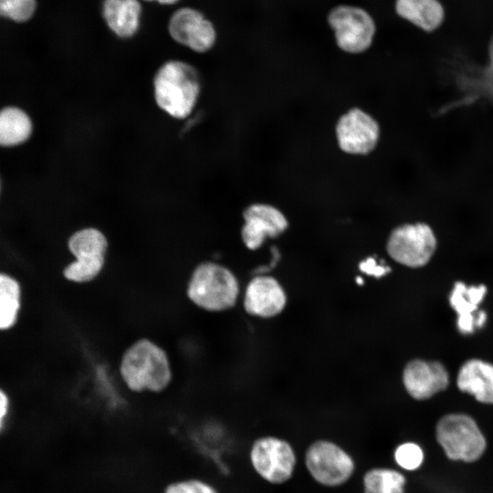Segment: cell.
Masks as SVG:
<instances>
[{
  "label": "cell",
  "instance_id": "cell-1",
  "mask_svg": "<svg viewBox=\"0 0 493 493\" xmlns=\"http://www.w3.org/2000/svg\"><path fill=\"white\" fill-rule=\"evenodd\" d=\"M120 374L127 388L136 393H162L173 380L168 353L148 338L136 340L126 349L121 357Z\"/></svg>",
  "mask_w": 493,
  "mask_h": 493
},
{
  "label": "cell",
  "instance_id": "cell-2",
  "mask_svg": "<svg viewBox=\"0 0 493 493\" xmlns=\"http://www.w3.org/2000/svg\"><path fill=\"white\" fill-rule=\"evenodd\" d=\"M202 88V79L197 68L179 59H170L162 64L153 79L156 104L166 114L179 121L192 114Z\"/></svg>",
  "mask_w": 493,
  "mask_h": 493
},
{
  "label": "cell",
  "instance_id": "cell-3",
  "mask_svg": "<svg viewBox=\"0 0 493 493\" xmlns=\"http://www.w3.org/2000/svg\"><path fill=\"white\" fill-rule=\"evenodd\" d=\"M186 292L189 300L199 308L208 312H223L236 305L239 284L229 268L205 262L193 270Z\"/></svg>",
  "mask_w": 493,
  "mask_h": 493
},
{
  "label": "cell",
  "instance_id": "cell-4",
  "mask_svg": "<svg viewBox=\"0 0 493 493\" xmlns=\"http://www.w3.org/2000/svg\"><path fill=\"white\" fill-rule=\"evenodd\" d=\"M435 438L446 457L471 463L483 455L487 442L477 421L464 412H451L439 418Z\"/></svg>",
  "mask_w": 493,
  "mask_h": 493
},
{
  "label": "cell",
  "instance_id": "cell-5",
  "mask_svg": "<svg viewBox=\"0 0 493 493\" xmlns=\"http://www.w3.org/2000/svg\"><path fill=\"white\" fill-rule=\"evenodd\" d=\"M249 458L257 475L273 485L288 482L296 466V455L292 445L274 435L255 438L251 444Z\"/></svg>",
  "mask_w": 493,
  "mask_h": 493
},
{
  "label": "cell",
  "instance_id": "cell-6",
  "mask_svg": "<svg viewBox=\"0 0 493 493\" xmlns=\"http://www.w3.org/2000/svg\"><path fill=\"white\" fill-rule=\"evenodd\" d=\"M437 246L438 240L433 229L423 222L396 227L390 233L386 244L387 252L394 261L412 268L427 265Z\"/></svg>",
  "mask_w": 493,
  "mask_h": 493
},
{
  "label": "cell",
  "instance_id": "cell-7",
  "mask_svg": "<svg viewBox=\"0 0 493 493\" xmlns=\"http://www.w3.org/2000/svg\"><path fill=\"white\" fill-rule=\"evenodd\" d=\"M305 465L311 477L327 488L345 484L355 470L351 455L336 443L325 440H316L309 446L305 454Z\"/></svg>",
  "mask_w": 493,
  "mask_h": 493
},
{
  "label": "cell",
  "instance_id": "cell-8",
  "mask_svg": "<svg viewBox=\"0 0 493 493\" xmlns=\"http://www.w3.org/2000/svg\"><path fill=\"white\" fill-rule=\"evenodd\" d=\"M328 22L342 50L358 53L370 46L375 25L371 16L362 8L351 5L335 7L329 14Z\"/></svg>",
  "mask_w": 493,
  "mask_h": 493
},
{
  "label": "cell",
  "instance_id": "cell-9",
  "mask_svg": "<svg viewBox=\"0 0 493 493\" xmlns=\"http://www.w3.org/2000/svg\"><path fill=\"white\" fill-rule=\"evenodd\" d=\"M167 29L176 43L197 53L210 51L217 40V31L212 21L190 6L180 7L171 14Z\"/></svg>",
  "mask_w": 493,
  "mask_h": 493
},
{
  "label": "cell",
  "instance_id": "cell-10",
  "mask_svg": "<svg viewBox=\"0 0 493 493\" xmlns=\"http://www.w3.org/2000/svg\"><path fill=\"white\" fill-rule=\"evenodd\" d=\"M68 247L76 261L65 268V277L75 282L94 278L104 262L107 240L103 234L92 228L80 230L71 237Z\"/></svg>",
  "mask_w": 493,
  "mask_h": 493
},
{
  "label": "cell",
  "instance_id": "cell-11",
  "mask_svg": "<svg viewBox=\"0 0 493 493\" xmlns=\"http://www.w3.org/2000/svg\"><path fill=\"white\" fill-rule=\"evenodd\" d=\"M340 148L354 155H364L376 147L379 137V127L368 114L353 108L343 114L336 128Z\"/></svg>",
  "mask_w": 493,
  "mask_h": 493
},
{
  "label": "cell",
  "instance_id": "cell-12",
  "mask_svg": "<svg viewBox=\"0 0 493 493\" xmlns=\"http://www.w3.org/2000/svg\"><path fill=\"white\" fill-rule=\"evenodd\" d=\"M244 224L241 238L250 250L259 249L266 238H275L286 230L288 223L284 214L277 207L267 203H256L249 205L242 212Z\"/></svg>",
  "mask_w": 493,
  "mask_h": 493
},
{
  "label": "cell",
  "instance_id": "cell-13",
  "mask_svg": "<svg viewBox=\"0 0 493 493\" xmlns=\"http://www.w3.org/2000/svg\"><path fill=\"white\" fill-rule=\"evenodd\" d=\"M403 383L411 397L417 401H425L448 388L450 375L442 362L417 358L405 365Z\"/></svg>",
  "mask_w": 493,
  "mask_h": 493
},
{
  "label": "cell",
  "instance_id": "cell-14",
  "mask_svg": "<svg viewBox=\"0 0 493 493\" xmlns=\"http://www.w3.org/2000/svg\"><path fill=\"white\" fill-rule=\"evenodd\" d=\"M286 292L274 277L257 274L249 282L243 297V309L249 316L260 318H273L284 309Z\"/></svg>",
  "mask_w": 493,
  "mask_h": 493
},
{
  "label": "cell",
  "instance_id": "cell-15",
  "mask_svg": "<svg viewBox=\"0 0 493 493\" xmlns=\"http://www.w3.org/2000/svg\"><path fill=\"white\" fill-rule=\"evenodd\" d=\"M456 385L477 402L493 405V363L478 357L466 359L458 369Z\"/></svg>",
  "mask_w": 493,
  "mask_h": 493
},
{
  "label": "cell",
  "instance_id": "cell-16",
  "mask_svg": "<svg viewBox=\"0 0 493 493\" xmlns=\"http://www.w3.org/2000/svg\"><path fill=\"white\" fill-rule=\"evenodd\" d=\"M141 3L138 0H104L103 16L108 27L118 36H134L140 24Z\"/></svg>",
  "mask_w": 493,
  "mask_h": 493
},
{
  "label": "cell",
  "instance_id": "cell-17",
  "mask_svg": "<svg viewBox=\"0 0 493 493\" xmlns=\"http://www.w3.org/2000/svg\"><path fill=\"white\" fill-rule=\"evenodd\" d=\"M395 9L400 16L427 32L438 29L444 18L438 0H396Z\"/></svg>",
  "mask_w": 493,
  "mask_h": 493
},
{
  "label": "cell",
  "instance_id": "cell-18",
  "mask_svg": "<svg viewBox=\"0 0 493 493\" xmlns=\"http://www.w3.org/2000/svg\"><path fill=\"white\" fill-rule=\"evenodd\" d=\"M31 123L27 115L16 108H6L0 114V142L3 146H12L28 138Z\"/></svg>",
  "mask_w": 493,
  "mask_h": 493
},
{
  "label": "cell",
  "instance_id": "cell-19",
  "mask_svg": "<svg viewBox=\"0 0 493 493\" xmlns=\"http://www.w3.org/2000/svg\"><path fill=\"white\" fill-rule=\"evenodd\" d=\"M406 479L399 471L388 467H375L362 478L363 493H405Z\"/></svg>",
  "mask_w": 493,
  "mask_h": 493
},
{
  "label": "cell",
  "instance_id": "cell-20",
  "mask_svg": "<svg viewBox=\"0 0 493 493\" xmlns=\"http://www.w3.org/2000/svg\"><path fill=\"white\" fill-rule=\"evenodd\" d=\"M20 307V288L16 281L6 275L0 277V328L7 330L16 323Z\"/></svg>",
  "mask_w": 493,
  "mask_h": 493
},
{
  "label": "cell",
  "instance_id": "cell-21",
  "mask_svg": "<svg viewBox=\"0 0 493 493\" xmlns=\"http://www.w3.org/2000/svg\"><path fill=\"white\" fill-rule=\"evenodd\" d=\"M35 0H0L1 15L15 22H25L34 14Z\"/></svg>",
  "mask_w": 493,
  "mask_h": 493
},
{
  "label": "cell",
  "instance_id": "cell-22",
  "mask_svg": "<svg viewBox=\"0 0 493 493\" xmlns=\"http://www.w3.org/2000/svg\"><path fill=\"white\" fill-rule=\"evenodd\" d=\"M394 458L401 468L407 470H415L422 464L424 453L418 444L408 442L397 446L394 453Z\"/></svg>",
  "mask_w": 493,
  "mask_h": 493
},
{
  "label": "cell",
  "instance_id": "cell-23",
  "mask_svg": "<svg viewBox=\"0 0 493 493\" xmlns=\"http://www.w3.org/2000/svg\"><path fill=\"white\" fill-rule=\"evenodd\" d=\"M163 493H219L211 483L199 478H188L169 483Z\"/></svg>",
  "mask_w": 493,
  "mask_h": 493
},
{
  "label": "cell",
  "instance_id": "cell-24",
  "mask_svg": "<svg viewBox=\"0 0 493 493\" xmlns=\"http://www.w3.org/2000/svg\"><path fill=\"white\" fill-rule=\"evenodd\" d=\"M449 303L457 316L473 314L478 310L468 296L467 286L462 282L454 286L449 296Z\"/></svg>",
  "mask_w": 493,
  "mask_h": 493
},
{
  "label": "cell",
  "instance_id": "cell-25",
  "mask_svg": "<svg viewBox=\"0 0 493 493\" xmlns=\"http://www.w3.org/2000/svg\"><path fill=\"white\" fill-rule=\"evenodd\" d=\"M359 269L362 273L375 277H381L390 271L388 266L377 263L373 257H368L359 264Z\"/></svg>",
  "mask_w": 493,
  "mask_h": 493
},
{
  "label": "cell",
  "instance_id": "cell-26",
  "mask_svg": "<svg viewBox=\"0 0 493 493\" xmlns=\"http://www.w3.org/2000/svg\"><path fill=\"white\" fill-rule=\"evenodd\" d=\"M0 422L1 428L2 429L4 418L7 416L9 407L8 397L3 390L1 391L0 394Z\"/></svg>",
  "mask_w": 493,
  "mask_h": 493
},
{
  "label": "cell",
  "instance_id": "cell-27",
  "mask_svg": "<svg viewBox=\"0 0 493 493\" xmlns=\"http://www.w3.org/2000/svg\"><path fill=\"white\" fill-rule=\"evenodd\" d=\"M488 315L483 310H478L476 313V327L477 329H482L487 323Z\"/></svg>",
  "mask_w": 493,
  "mask_h": 493
},
{
  "label": "cell",
  "instance_id": "cell-28",
  "mask_svg": "<svg viewBox=\"0 0 493 493\" xmlns=\"http://www.w3.org/2000/svg\"><path fill=\"white\" fill-rule=\"evenodd\" d=\"M147 1L156 2L164 5H172L177 3L180 0H144Z\"/></svg>",
  "mask_w": 493,
  "mask_h": 493
},
{
  "label": "cell",
  "instance_id": "cell-29",
  "mask_svg": "<svg viewBox=\"0 0 493 493\" xmlns=\"http://www.w3.org/2000/svg\"><path fill=\"white\" fill-rule=\"evenodd\" d=\"M356 281H357V283L358 284H362V282H363L362 279L360 278V277H358V278L357 279Z\"/></svg>",
  "mask_w": 493,
  "mask_h": 493
}]
</instances>
